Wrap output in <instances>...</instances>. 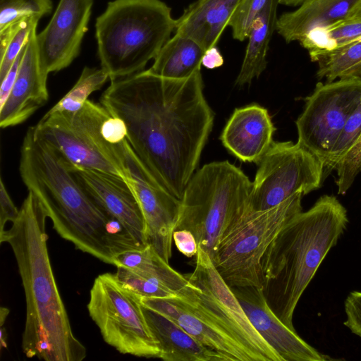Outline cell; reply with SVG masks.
I'll return each mask as SVG.
<instances>
[{
    "label": "cell",
    "instance_id": "cell-8",
    "mask_svg": "<svg viewBox=\"0 0 361 361\" xmlns=\"http://www.w3.org/2000/svg\"><path fill=\"white\" fill-rule=\"evenodd\" d=\"M110 115L102 104L87 99L75 112L47 111L34 130L71 165L108 173L128 183V139L123 145H114L103 135V123Z\"/></svg>",
    "mask_w": 361,
    "mask_h": 361
},
{
    "label": "cell",
    "instance_id": "cell-39",
    "mask_svg": "<svg viewBox=\"0 0 361 361\" xmlns=\"http://www.w3.org/2000/svg\"><path fill=\"white\" fill-rule=\"evenodd\" d=\"M224 63V57L216 45L204 51L202 59V66L208 69H214L223 66Z\"/></svg>",
    "mask_w": 361,
    "mask_h": 361
},
{
    "label": "cell",
    "instance_id": "cell-31",
    "mask_svg": "<svg viewBox=\"0 0 361 361\" xmlns=\"http://www.w3.org/2000/svg\"><path fill=\"white\" fill-rule=\"evenodd\" d=\"M361 135V101L350 115L324 164V178L335 170L338 163Z\"/></svg>",
    "mask_w": 361,
    "mask_h": 361
},
{
    "label": "cell",
    "instance_id": "cell-10",
    "mask_svg": "<svg viewBox=\"0 0 361 361\" xmlns=\"http://www.w3.org/2000/svg\"><path fill=\"white\" fill-rule=\"evenodd\" d=\"M87 307L104 341L119 353L159 358L160 349L145 319L140 297L115 274L104 273L94 279Z\"/></svg>",
    "mask_w": 361,
    "mask_h": 361
},
{
    "label": "cell",
    "instance_id": "cell-6",
    "mask_svg": "<svg viewBox=\"0 0 361 361\" xmlns=\"http://www.w3.org/2000/svg\"><path fill=\"white\" fill-rule=\"evenodd\" d=\"M252 186L243 171L228 161L204 164L185 189L175 230L191 231L198 247L213 260L223 233L246 210Z\"/></svg>",
    "mask_w": 361,
    "mask_h": 361
},
{
    "label": "cell",
    "instance_id": "cell-5",
    "mask_svg": "<svg viewBox=\"0 0 361 361\" xmlns=\"http://www.w3.org/2000/svg\"><path fill=\"white\" fill-rule=\"evenodd\" d=\"M176 29L161 0H114L97 17L95 36L102 68L114 80L144 71Z\"/></svg>",
    "mask_w": 361,
    "mask_h": 361
},
{
    "label": "cell",
    "instance_id": "cell-20",
    "mask_svg": "<svg viewBox=\"0 0 361 361\" xmlns=\"http://www.w3.org/2000/svg\"><path fill=\"white\" fill-rule=\"evenodd\" d=\"M240 0H197L176 20L175 32L206 50L216 46Z\"/></svg>",
    "mask_w": 361,
    "mask_h": 361
},
{
    "label": "cell",
    "instance_id": "cell-13",
    "mask_svg": "<svg viewBox=\"0 0 361 361\" xmlns=\"http://www.w3.org/2000/svg\"><path fill=\"white\" fill-rule=\"evenodd\" d=\"M127 160L130 173L128 184L143 215L147 243L169 262L172 255L173 233L179 216L180 200L158 183L137 157L130 144Z\"/></svg>",
    "mask_w": 361,
    "mask_h": 361
},
{
    "label": "cell",
    "instance_id": "cell-37",
    "mask_svg": "<svg viewBox=\"0 0 361 361\" xmlns=\"http://www.w3.org/2000/svg\"><path fill=\"white\" fill-rule=\"evenodd\" d=\"M173 240L177 249L188 257L197 255L198 244L194 234L187 229L175 230Z\"/></svg>",
    "mask_w": 361,
    "mask_h": 361
},
{
    "label": "cell",
    "instance_id": "cell-26",
    "mask_svg": "<svg viewBox=\"0 0 361 361\" xmlns=\"http://www.w3.org/2000/svg\"><path fill=\"white\" fill-rule=\"evenodd\" d=\"M309 56L318 65V80L361 77V39L330 51H310Z\"/></svg>",
    "mask_w": 361,
    "mask_h": 361
},
{
    "label": "cell",
    "instance_id": "cell-4",
    "mask_svg": "<svg viewBox=\"0 0 361 361\" xmlns=\"http://www.w3.org/2000/svg\"><path fill=\"white\" fill-rule=\"evenodd\" d=\"M348 224L344 206L324 195L286 224L264 257L263 295L290 329L295 330L293 313L301 295Z\"/></svg>",
    "mask_w": 361,
    "mask_h": 361
},
{
    "label": "cell",
    "instance_id": "cell-2",
    "mask_svg": "<svg viewBox=\"0 0 361 361\" xmlns=\"http://www.w3.org/2000/svg\"><path fill=\"white\" fill-rule=\"evenodd\" d=\"M19 172L27 191L51 219L54 230L76 249L114 265L120 253L140 248L85 190L71 164L36 135L34 126L27 130L22 142Z\"/></svg>",
    "mask_w": 361,
    "mask_h": 361
},
{
    "label": "cell",
    "instance_id": "cell-1",
    "mask_svg": "<svg viewBox=\"0 0 361 361\" xmlns=\"http://www.w3.org/2000/svg\"><path fill=\"white\" fill-rule=\"evenodd\" d=\"M203 89L201 70L169 79L147 69L111 80L99 99L125 123L128 141L142 165L179 200L214 123Z\"/></svg>",
    "mask_w": 361,
    "mask_h": 361
},
{
    "label": "cell",
    "instance_id": "cell-28",
    "mask_svg": "<svg viewBox=\"0 0 361 361\" xmlns=\"http://www.w3.org/2000/svg\"><path fill=\"white\" fill-rule=\"evenodd\" d=\"M109 78V74L102 68L85 67L73 87L48 111H78L89 96L100 90Z\"/></svg>",
    "mask_w": 361,
    "mask_h": 361
},
{
    "label": "cell",
    "instance_id": "cell-17",
    "mask_svg": "<svg viewBox=\"0 0 361 361\" xmlns=\"http://www.w3.org/2000/svg\"><path fill=\"white\" fill-rule=\"evenodd\" d=\"M37 27L31 32L11 92L0 108V126L24 123L48 100V73L44 70L37 47Z\"/></svg>",
    "mask_w": 361,
    "mask_h": 361
},
{
    "label": "cell",
    "instance_id": "cell-14",
    "mask_svg": "<svg viewBox=\"0 0 361 361\" xmlns=\"http://www.w3.org/2000/svg\"><path fill=\"white\" fill-rule=\"evenodd\" d=\"M94 0H60L46 27L37 33L39 58L49 74L67 68L79 55Z\"/></svg>",
    "mask_w": 361,
    "mask_h": 361
},
{
    "label": "cell",
    "instance_id": "cell-40",
    "mask_svg": "<svg viewBox=\"0 0 361 361\" xmlns=\"http://www.w3.org/2000/svg\"><path fill=\"white\" fill-rule=\"evenodd\" d=\"M345 20L361 21V0H359L353 7Z\"/></svg>",
    "mask_w": 361,
    "mask_h": 361
},
{
    "label": "cell",
    "instance_id": "cell-34",
    "mask_svg": "<svg viewBox=\"0 0 361 361\" xmlns=\"http://www.w3.org/2000/svg\"><path fill=\"white\" fill-rule=\"evenodd\" d=\"M336 183L339 195H345L361 172V135L338 163Z\"/></svg>",
    "mask_w": 361,
    "mask_h": 361
},
{
    "label": "cell",
    "instance_id": "cell-35",
    "mask_svg": "<svg viewBox=\"0 0 361 361\" xmlns=\"http://www.w3.org/2000/svg\"><path fill=\"white\" fill-rule=\"evenodd\" d=\"M346 326L353 334L361 338V291L349 293L345 301Z\"/></svg>",
    "mask_w": 361,
    "mask_h": 361
},
{
    "label": "cell",
    "instance_id": "cell-42",
    "mask_svg": "<svg viewBox=\"0 0 361 361\" xmlns=\"http://www.w3.org/2000/svg\"><path fill=\"white\" fill-rule=\"evenodd\" d=\"M7 335L6 331L4 327L2 326H1L0 330V344H1V348H7Z\"/></svg>",
    "mask_w": 361,
    "mask_h": 361
},
{
    "label": "cell",
    "instance_id": "cell-32",
    "mask_svg": "<svg viewBox=\"0 0 361 361\" xmlns=\"http://www.w3.org/2000/svg\"><path fill=\"white\" fill-rule=\"evenodd\" d=\"M114 274L126 287L140 297L169 298L178 295L172 290L145 279L128 268L117 267Z\"/></svg>",
    "mask_w": 361,
    "mask_h": 361
},
{
    "label": "cell",
    "instance_id": "cell-16",
    "mask_svg": "<svg viewBox=\"0 0 361 361\" xmlns=\"http://www.w3.org/2000/svg\"><path fill=\"white\" fill-rule=\"evenodd\" d=\"M71 166L90 195L121 224L139 247L147 245L143 215L129 185L123 178L108 173Z\"/></svg>",
    "mask_w": 361,
    "mask_h": 361
},
{
    "label": "cell",
    "instance_id": "cell-18",
    "mask_svg": "<svg viewBox=\"0 0 361 361\" xmlns=\"http://www.w3.org/2000/svg\"><path fill=\"white\" fill-rule=\"evenodd\" d=\"M275 130L268 110L252 104L234 110L220 140L238 159L257 164L274 142Z\"/></svg>",
    "mask_w": 361,
    "mask_h": 361
},
{
    "label": "cell",
    "instance_id": "cell-43",
    "mask_svg": "<svg viewBox=\"0 0 361 361\" xmlns=\"http://www.w3.org/2000/svg\"><path fill=\"white\" fill-rule=\"evenodd\" d=\"M305 0H281L280 4L296 6L302 4Z\"/></svg>",
    "mask_w": 361,
    "mask_h": 361
},
{
    "label": "cell",
    "instance_id": "cell-24",
    "mask_svg": "<svg viewBox=\"0 0 361 361\" xmlns=\"http://www.w3.org/2000/svg\"><path fill=\"white\" fill-rule=\"evenodd\" d=\"M114 266L128 268L172 290L178 295L185 293L192 286L185 274L174 270L150 244L120 253L114 259Z\"/></svg>",
    "mask_w": 361,
    "mask_h": 361
},
{
    "label": "cell",
    "instance_id": "cell-15",
    "mask_svg": "<svg viewBox=\"0 0 361 361\" xmlns=\"http://www.w3.org/2000/svg\"><path fill=\"white\" fill-rule=\"evenodd\" d=\"M250 323L283 361H328L333 358L305 342L271 310L261 288H231Z\"/></svg>",
    "mask_w": 361,
    "mask_h": 361
},
{
    "label": "cell",
    "instance_id": "cell-30",
    "mask_svg": "<svg viewBox=\"0 0 361 361\" xmlns=\"http://www.w3.org/2000/svg\"><path fill=\"white\" fill-rule=\"evenodd\" d=\"M52 9L51 0H0V32L25 19H39Z\"/></svg>",
    "mask_w": 361,
    "mask_h": 361
},
{
    "label": "cell",
    "instance_id": "cell-29",
    "mask_svg": "<svg viewBox=\"0 0 361 361\" xmlns=\"http://www.w3.org/2000/svg\"><path fill=\"white\" fill-rule=\"evenodd\" d=\"M39 20H23L0 32V82H1L16 59L27 43Z\"/></svg>",
    "mask_w": 361,
    "mask_h": 361
},
{
    "label": "cell",
    "instance_id": "cell-36",
    "mask_svg": "<svg viewBox=\"0 0 361 361\" xmlns=\"http://www.w3.org/2000/svg\"><path fill=\"white\" fill-rule=\"evenodd\" d=\"M0 233L4 231L5 225L8 221L13 222L19 215L18 209L11 200L3 179L0 181Z\"/></svg>",
    "mask_w": 361,
    "mask_h": 361
},
{
    "label": "cell",
    "instance_id": "cell-9",
    "mask_svg": "<svg viewBox=\"0 0 361 361\" xmlns=\"http://www.w3.org/2000/svg\"><path fill=\"white\" fill-rule=\"evenodd\" d=\"M185 276L192 286L176 297L179 302L222 329L247 350L255 361H283L252 325L208 253L198 247L195 267Z\"/></svg>",
    "mask_w": 361,
    "mask_h": 361
},
{
    "label": "cell",
    "instance_id": "cell-12",
    "mask_svg": "<svg viewBox=\"0 0 361 361\" xmlns=\"http://www.w3.org/2000/svg\"><path fill=\"white\" fill-rule=\"evenodd\" d=\"M361 101V77L319 82L295 121L298 143L326 161L347 119Z\"/></svg>",
    "mask_w": 361,
    "mask_h": 361
},
{
    "label": "cell",
    "instance_id": "cell-7",
    "mask_svg": "<svg viewBox=\"0 0 361 361\" xmlns=\"http://www.w3.org/2000/svg\"><path fill=\"white\" fill-rule=\"evenodd\" d=\"M302 195L267 210L246 209L226 228L212 261L231 288H262L264 257L286 224L302 211Z\"/></svg>",
    "mask_w": 361,
    "mask_h": 361
},
{
    "label": "cell",
    "instance_id": "cell-27",
    "mask_svg": "<svg viewBox=\"0 0 361 361\" xmlns=\"http://www.w3.org/2000/svg\"><path fill=\"white\" fill-rule=\"evenodd\" d=\"M361 39V21L338 20L311 30L299 42L308 52L330 51Z\"/></svg>",
    "mask_w": 361,
    "mask_h": 361
},
{
    "label": "cell",
    "instance_id": "cell-19",
    "mask_svg": "<svg viewBox=\"0 0 361 361\" xmlns=\"http://www.w3.org/2000/svg\"><path fill=\"white\" fill-rule=\"evenodd\" d=\"M141 304L183 328L205 346L220 354L224 361H255L251 354L214 323L179 302L169 298L140 297Z\"/></svg>",
    "mask_w": 361,
    "mask_h": 361
},
{
    "label": "cell",
    "instance_id": "cell-22",
    "mask_svg": "<svg viewBox=\"0 0 361 361\" xmlns=\"http://www.w3.org/2000/svg\"><path fill=\"white\" fill-rule=\"evenodd\" d=\"M359 0H305L277 18L276 30L287 42H300L311 30L345 19Z\"/></svg>",
    "mask_w": 361,
    "mask_h": 361
},
{
    "label": "cell",
    "instance_id": "cell-38",
    "mask_svg": "<svg viewBox=\"0 0 361 361\" xmlns=\"http://www.w3.org/2000/svg\"><path fill=\"white\" fill-rule=\"evenodd\" d=\"M27 44V43H26ZM23 47L22 51L20 52L11 68L9 69L8 73L6 77L1 82L0 87V108L3 106V105L6 102L7 99L9 97V94L11 92L13 86L15 83L20 66L25 53V46Z\"/></svg>",
    "mask_w": 361,
    "mask_h": 361
},
{
    "label": "cell",
    "instance_id": "cell-21",
    "mask_svg": "<svg viewBox=\"0 0 361 361\" xmlns=\"http://www.w3.org/2000/svg\"><path fill=\"white\" fill-rule=\"evenodd\" d=\"M149 328L165 361H224L223 357L205 346L175 322L142 305Z\"/></svg>",
    "mask_w": 361,
    "mask_h": 361
},
{
    "label": "cell",
    "instance_id": "cell-41",
    "mask_svg": "<svg viewBox=\"0 0 361 361\" xmlns=\"http://www.w3.org/2000/svg\"><path fill=\"white\" fill-rule=\"evenodd\" d=\"M9 312V309L6 307H1L0 308V326H2L5 323Z\"/></svg>",
    "mask_w": 361,
    "mask_h": 361
},
{
    "label": "cell",
    "instance_id": "cell-3",
    "mask_svg": "<svg viewBox=\"0 0 361 361\" xmlns=\"http://www.w3.org/2000/svg\"><path fill=\"white\" fill-rule=\"evenodd\" d=\"M47 218L41 204L28 191L19 215L0 233L15 256L26 302L22 336L26 357L45 361H81L85 347L75 338L59 294L47 249Z\"/></svg>",
    "mask_w": 361,
    "mask_h": 361
},
{
    "label": "cell",
    "instance_id": "cell-23",
    "mask_svg": "<svg viewBox=\"0 0 361 361\" xmlns=\"http://www.w3.org/2000/svg\"><path fill=\"white\" fill-rule=\"evenodd\" d=\"M281 0H268L254 20L247 38L245 56L235 84L243 87L250 84L265 70L267 55L274 31L276 30L277 8Z\"/></svg>",
    "mask_w": 361,
    "mask_h": 361
},
{
    "label": "cell",
    "instance_id": "cell-33",
    "mask_svg": "<svg viewBox=\"0 0 361 361\" xmlns=\"http://www.w3.org/2000/svg\"><path fill=\"white\" fill-rule=\"evenodd\" d=\"M267 1L240 0L228 24L235 39L242 42L247 37L254 20L262 11Z\"/></svg>",
    "mask_w": 361,
    "mask_h": 361
},
{
    "label": "cell",
    "instance_id": "cell-11",
    "mask_svg": "<svg viewBox=\"0 0 361 361\" xmlns=\"http://www.w3.org/2000/svg\"><path fill=\"white\" fill-rule=\"evenodd\" d=\"M257 164L247 211L267 210L298 192L307 195L324 179L322 161L298 142H274Z\"/></svg>",
    "mask_w": 361,
    "mask_h": 361
},
{
    "label": "cell",
    "instance_id": "cell-25",
    "mask_svg": "<svg viewBox=\"0 0 361 361\" xmlns=\"http://www.w3.org/2000/svg\"><path fill=\"white\" fill-rule=\"evenodd\" d=\"M204 51L192 39L176 32L161 49L148 70L164 78H188L201 70Z\"/></svg>",
    "mask_w": 361,
    "mask_h": 361
}]
</instances>
